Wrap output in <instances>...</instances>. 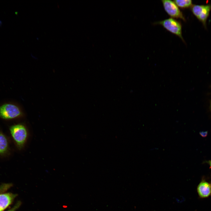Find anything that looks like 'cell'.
<instances>
[{
  "label": "cell",
  "instance_id": "cell-8",
  "mask_svg": "<svg viewBox=\"0 0 211 211\" xmlns=\"http://www.w3.org/2000/svg\"><path fill=\"white\" fill-rule=\"evenodd\" d=\"M7 140L5 136L0 132V154L5 153L8 148Z\"/></svg>",
  "mask_w": 211,
  "mask_h": 211
},
{
  "label": "cell",
  "instance_id": "cell-10",
  "mask_svg": "<svg viewBox=\"0 0 211 211\" xmlns=\"http://www.w3.org/2000/svg\"><path fill=\"white\" fill-rule=\"evenodd\" d=\"M208 132L207 131H201L200 132V135L203 137H205L207 135Z\"/></svg>",
  "mask_w": 211,
  "mask_h": 211
},
{
  "label": "cell",
  "instance_id": "cell-9",
  "mask_svg": "<svg viewBox=\"0 0 211 211\" xmlns=\"http://www.w3.org/2000/svg\"><path fill=\"white\" fill-rule=\"evenodd\" d=\"M173 1L179 8H187L192 5V1L190 0H175Z\"/></svg>",
  "mask_w": 211,
  "mask_h": 211
},
{
  "label": "cell",
  "instance_id": "cell-13",
  "mask_svg": "<svg viewBox=\"0 0 211 211\" xmlns=\"http://www.w3.org/2000/svg\"></svg>",
  "mask_w": 211,
  "mask_h": 211
},
{
  "label": "cell",
  "instance_id": "cell-7",
  "mask_svg": "<svg viewBox=\"0 0 211 211\" xmlns=\"http://www.w3.org/2000/svg\"><path fill=\"white\" fill-rule=\"evenodd\" d=\"M211 9V5H204L200 15L198 19L204 25L206 24L207 19Z\"/></svg>",
  "mask_w": 211,
  "mask_h": 211
},
{
  "label": "cell",
  "instance_id": "cell-11",
  "mask_svg": "<svg viewBox=\"0 0 211 211\" xmlns=\"http://www.w3.org/2000/svg\"><path fill=\"white\" fill-rule=\"evenodd\" d=\"M209 163L211 168V160L209 161Z\"/></svg>",
  "mask_w": 211,
  "mask_h": 211
},
{
  "label": "cell",
  "instance_id": "cell-5",
  "mask_svg": "<svg viewBox=\"0 0 211 211\" xmlns=\"http://www.w3.org/2000/svg\"><path fill=\"white\" fill-rule=\"evenodd\" d=\"M197 191L200 198L208 197L211 194V185L206 181H201L197 186Z\"/></svg>",
  "mask_w": 211,
  "mask_h": 211
},
{
  "label": "cell",
  "instance_id": "cell-6",
  "mask_svg": "<svg viewBox=\"0 0 211 211\" xmlns=\"http://www.w3.org/2000/svg\"><path fill=\"white\" fill-rule=\"evenodd\" d=\"M14 195L9 193L0 194V211H3L11 203Z\"/></svg>",
  "mask_w": 211,
  "mask_h": 211
},
{
  "label": "cell",
  "instance_id": "cell-4",
  "mask_svg": "<svg viewBox=\"0 0 211 211\" xmlns=\"http://www.w3.org/2000/svg\"><path fill=\"white\" fill-rule=\"evenodd\" d=\"M161 2L165 11L171 18H179L185 21L183 13L173 1L163 0Z\"/></svg>",
  "mask_w": 211,
  "mask_h": 211
},
{
  "label": "cell",
  "instance_id": "cell-1",
  "mask_svg": "<svg viewBox=\"0 0 211 211\" xmlns=\"http://www.w3.org/2000/svg\"><path fill=\"white\" fill-rule=\"evenodd\" d=\"M12 136L17 146L23 147L27 140L28 133L26 127L22 124H18L11 126L10 129Z\"/></svg>",
  "mask_w": 211,
  "mask_h": 211
},
{
  "label": "cell",
  "instance_id": "cell-3",
  "mask_svg": "<svg viewBox=\"0 0 211 211\" xmlns=\"http://www.w3.org/2000/svg\"><path fill=\"white\" fill-rule=\"evenodd\" d=\"M22 114L20 108L13 104H5L0 107V117L4 119L17 118L22 115Z\"/></svg>",
  "mask_w": 211,
  "mask_h": 211
},
{
  "label": "cell",
  "instance_id": "cell-12",
  "mask_svg": "<svg viewBox=\"0 0 211 211\" xmlns=\"http://www.w3.org/2000/svg\"><path fill=\"white\" fill-rule=\"evenodd\" d=\"M8 211H13L12 210H10Z\"/></svg>",
  "mask_w": 211,
  "mask_h": 211
},
{
  "label": "cell",
  "instance_id": "cell-2",
  "mask_svg": "<svg viewBox=\"0 0 211 211\" xmlns=\"http://www.w3.org/2000/svg\"><path fill=\"white\" fill-rule=\"evenodd\" d=\"M154 24L161 25L166 30L178 36L185 42L182 35L181 24L175 19L170 18L156 22Z\"/></svg>",
  "mask_w": 211,
  "mask_h": 211
}]
</instances>
